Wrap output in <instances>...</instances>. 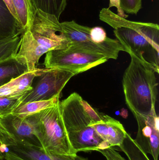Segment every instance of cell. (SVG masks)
I'll return each instance as SVG.
<instances>
[{"mask_svg": "<svg viewBox=\"0 0 159 160\" xmlns=\"http://www.w3.org/2000/svg\"><path fill=\"white\" fill-rule=\"evenodd\" d=\"M61 32V23L55 16L37 9L31 24L21 34L16 57L27 66L29 72L35 71L44 54L68 47Z\"/></svg>", "mask_w": 159, "mask_h": 160, "instance_id": "obj_2", "label": "cell"}, {"mask_svg": "<svg viewBox=\"0 0 159 160\" xmlns=\"http://www.w3.org/2000/svg\"><path fill=\"white\" fill-rule=\"evenodd\" d=\"M122 80L126 104L135 118L156 112L158 82L154 69L133 54Z\"/></svg>", "mask_w": 159, "mask_h": 160, "instance_id": "obj_3", "label": "cell"}, {"mask_svg": "<svg viewBox=\"0 0 159 160\" xmlns=\"http://www.w3.org/2000/svg\"><path fill=\"white\" fill-rule=\"evenodd\" d=\"M45 69L37 68L35 71L25 73L12 80L8 83L0 87V97L24 94L30 92L32 88V85L34 79L41 75Z\"/></svg>", "mask_w": 159, "mask_h": 160, "instance_id": "obj_13", "label": "cell"}, {"mask_svg": "<svg viewBox=\"0 0 159 160\" xmlns=\"http://www.w3.org/2000/svg\"><path fill=\"white\" fill-rule=\"evenodd\" d=\"M115 7L117 9V15L119 17H122L124 18H127L128 15H126L125 12L122 10L120 6V0H110L109 2V8H110Z\"/></svg>", "mask_w": 159, "mask_h": 160, "instance_id": "obj_26", "label": "cell"}, {"mask_svg": "<svg viewBox=\"0 0 159 160\" xmlns=\"http://www.w3.org/2000/svg\"><path fill=\"white\" fill-rule=\"evenodd\" d=\"M4 159V153L0 149V160Z\"/></svg>", "mask_w": 159, "mask_h": 160, "instance_id": "obj_29", "label": "cell"}, {"mask_svg": "<svg viewBox=\"0 0 159 160\" xmlns=\"http://www.w3.org/2000/svg\"><path fill=\"white\" fill-rule=\"evenodd\" d=\"M91 126L100 137L112 147H119L127 133L119 121L104 114L102 115L101 121L98 122L92 121Z\"/></svg>", "mask_w": 159, "mask_h": 160, "instance_id": "obj_10", "label": "cell"}, {"mask_svg": "<svg viewBox=\"0 0 159 160\" xmlns=\"http://www.w3.org/2000/svg\"><path fill=\"white\" fill-rule=\"evenodd\" d=\"M21 26L14 18L2 0H0V40L21 35Z\"/></svg>", "mask_w": 159, "mask_h": 160, "instance_id": "obj_15", "label": "cell"}, {"mask_svg": "<svg viewBox=\"0 0 159 160\" xmlns=\"http://www.w3.org/2000/svg\"><path fill=\"white\" fill-rule=\"evenodd\" d=\"M138 131L135 142L143 150L158 160L159 147V118L157 113L147 117H136Z\"/></svg>", "mask_w": 159, "mask_h": 160, "instance_id": "obj_8", "label": "cell"}, {"mask_svg": "<svg viewBox=\"0 0 159 160\" xmlns=\"http://www.w3.org/2000/svg\"><path fill=\"white\" fill-rule=\"evenodd\" d=\"M4 160H23L19 158L16 156H14L13 154L10 153V152H7L4 153Z\"/></svg>", "mask_w": 159, "mask_h": 160, "instance_id": "obj_28", "label": "cell"}, {"mask_svg": "<svg viewBox=\"0 0 159 160\" xmlns=\"http://www.w3.org/2000/svg\"><path fill=\"white\" fill-rule=\"evenodd\" d=\"M21 35L0 40V62L16 55L21 43Z\"/></svg>", "mask_w": 159, "mask_h": 160, "instance_id": "obj_20", "label": "cell"}, {"mask_svg": "<svg viewBox=\"0 0 159 160\" xmlns=\"http://www.w3.org/2000/svg\"><path fill=\"white\" fill-rule=\"evenodd\" d=\"M82 97L74 92L59 102L62 119L71 146L76 153L99 151L110 147L91 126L92 121L82 103Z\"/></svg>", "mask_w": 159, "mask_h": 160, "instance_id": "obj_4", "label": "cell"}, {"mask_svg": "<svg viewBox=\"0 0 159 160\" xmlns=\"http://www.w3.org/2000/svg\"><path fill=\"white\" fill-rule=\"evenodd\" d=\"M118 148L126 154L129 160H150L147 154L128 132L123 142Z\"/></svg>", "mask_w": 159, "mask_h": 160, "instance_id": "obj_19", "label": "cell"}, {"mask_svg": "<svg viewBox=\"0 0 159 160\" xmlns=\"http://www.w3.org/2000/svg\"><path fill=\"white\" fill-rule=\"evenodd\" d=\"M90 37L91 40L97 44H100L105 42L107 38L106 32L104 29L98 26L91 28Z\"/></svg>", "mask_w": 159, "mask_h": 160, "instance_id": "obj_24", "label": "cell"}, {"mask_svg": "<svg viewBox=\"0 0 159 160\" xmlns=\"http://www.w3.org/2000/svg\"><path fill=\"white\" fill-rule=\"evenodd\" d=\"M100 19L114 29L125 52L137 57L159 73V26L152 22L128 20L103 8Z\"/></svg>", "mask_w": 159, "mask_h": 160, "instance_id": "obj_1", "label": "cell"}, {"mask_svg": "<svg viewBox=\"0 0 159 160\" xmlns=\"http://www.w3.org/2000/svg\"><path fill=\"white\" fill-rule=\"evenodd\" d=\"M27 93L0 97V116L12 113L21 104Z\"/></svg>", "mask_w": 159, "mask_h": 160, "instance_id": "obj_21", "label": "cell"}, {"mask_svg": "<svg viewBox=\"0 0 159 160\" xmlns=\"http://www.w3.org/2000/svg\"><path fill=\"white\" fill-rule=\"evenodd\" d=\"M7 151L23 160H88L75 155H54L45 151L42 148L17 142L7 148Z\"/></svg>", "mask_w": 159, "mask_h": 160, "instance_id": "obj_11", "label": "cell"}, {"mask_svg": "<svg viewBox=\"0 0 159 160\" xmlns=\"http://www.w3.org/2000/svg\"><path fill=\"white\" fill-rule=\"evenodd\" d=\"M67 0H32L36 10H41L47 14L55 16L59 19L66 5Z\"/></svg>", "mask_w": 159, "mask_h": 160, "instance_id": "obj_18", "label": "cell"}, {"mask_svg": "<svg viewBox=\"0 0 159 160\" xmlns=\"http://www.w3.org/2000/svg\"><path fill=\"white\" fill-rule=\"evenodd\" d=\"M106 158V160H126L112 147L103 150H99Z\"/></svg>", "mask_w": 159, "mask_h": 160, "instance_id": "obj_25", "label": "cell"}, {"mask_svg": "<svg viewBox=\"0 0 159 160\" xmlns=\"http://www.w3.org/2000/svg\"><path fill=\"white\" fill-rule=\"evenodd\" d=\"M143 0H120V6L128 14H137L142 8Z\"/></svg>", "mask_w": 159, "mask_h": 160, "instance_id": "obj_22", "label": "cell"}, {"mask_svg": "<svg viewBox=\"0 0 159 160\" xmlns=\"http://www.w3.org/2000/svg\"><path fill=\"white\" fill-rule=\"evenodd\" d=\"M29 71L28 67L15 56L0 62V87Z\"/></svg>", "mask_w": 159, "mask_h": 160, "instance_id": "obj_14", "label": "cell"}, {"mask_svg": "<svg viewBox=\"0 0 159 160\" xmlns=\"http://www.w3.org/2000/svg\"><path fill=\"white\" fill-rule=\"evenodd\" d=\"M1 123L16 143L42 148L33 128L27 118H21L10 114L0 116Z\"/></svg>", "mask_w": 159, "mask_h": 160, "instance_id": "obj_9", "label": "cell"}, {"mask_svg": "<svg viewBox=\"0 0 159 160\" xmlns=\"http://www.w3.org/2000/svg\"><path fill=\"white\" fill-rule=\"evenodd\" d=\"M16 143V141L5 128L0 119V149L2 150Z\"/></svg>", "mask_w": 159, "mask_h": 160, "instance_id": "obj_23", "label": "cell"}, {"mask_svg": "<svg viewBox=\"0 0 159 160\" xmlns=\"http://www.w3.org/2000/svg\"><path fill=\"white\" fill-rule=\"evenodd\" d=\"M2 1H3L7 7L8 8L9 11H10V13L12 14V16L14 17V18L16 19V20L17 21L16 15V12H15V9H14V7H13V4H12L11 0H2Z\"/></svg>", "mask_w": 159, "mask_h": 160, "instance_id": "obj_27", "label": "cell"}, {"mask_svg": "<svg viewBox=\"0 0 159 160\" xmlns=\"http://www.w3.org/2000/svg\"><path fill=\"white\" fill-rule=\"evenodd\" d=\"M59 102L26 118L45 151L54 155H76L65 131L60 112Z\"/></svg>", "mask_w": 159, "mask_h": 160, "instance_id": "obj_5", "label": "cell"}, {"mask_svg": "<svg viewBox=\"0 0 159 160\" xmlns=\"http://www.w3.org/2000/svg\"><path fill=\"white\" fill-rule=\"evenodd\" d=\"M60 97V96H57L48 100L30 102L22 103L15 109L11 114L24 119L47 108L53 107L59 101Z\"/></svg>", "mask_w": 159, "mask_h": 160, "instance_id": "obj_17", "label": "cell"}, {"mask_svg": "<svg viewBox=\"0 0 159 160\" xmlns=\"http://www.w3.org/2000/svg\"><path fill=\"white\" fill-rule=\"evenodd\" d=\"M16 15L17 20L23 32L31 25L36 9L32 0H11Z\"/></svg>", "mask_w": 159, "mask_h": 160, "instance_id": "obj_16", "label": "cell"}, {"mask_svg": "<svg viewBox=\"0 0 159 160\" xmlns=\"http://www.w3.org/2000/svg\"><path fill=\"white\" fill-rule=\"evenodd\" d=\"M61 32L68 41V46L87 49L97 44L91 38L90 27L80 25L74 20L61 22Z\"/></svg>", "mask_w": 159, "mask_h": 160, "instance_id": "obj_12", "label": "cell"}, {"mask_svg": "<svg viewBox=\"0 0 159 160\" xmlns=\"http://www.w3.org/2000/svg\"><path fill=\"white\" fill-rule=\"evenodd\" d=\"M103 54L67 47L46 53L43 65L46 68H59L76 74L83 73L107 62Z\"/></svg>", "mask_w": 159, "mask_h": 160, "instance_id": "obj_6", "label": "cell"}, {"mask_svg": "<svg viewBox=\"0 0 159 160\" xmlns=\"http://www.w3.org/2000/svg\"><path fill=\"white\" fill-rule=\"evenodd\" d=\"M77 75L70 70L59 68H46L34 80L32 88L23 98L22 103L33 101L48 100L60 96L64 86Z\"/></svg>", "mask_w": 159, "mask_h": 160, "instance_id": "obj_7", "label": "cell"}]
</instances>
